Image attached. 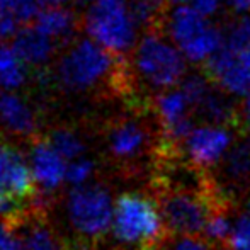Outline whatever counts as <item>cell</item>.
Segmentation results:
<instances>
[{
	"mask_svg": "<svg viewBox=\"0 0 250 250\" xmlns=\"http://www.w3.org/2000/svg\"><path fill=\"white\" fill-rule=\"evenodd\" d=\"M119 60L82 34L60 50L53 63V80L68 94L92 92L123 72Z\"/></svg>",
	"mask_w": 250,
	"mask_h": 250,
	"instance_id": "1",
	"label": "cell"
},
{
	"mask_svg": "<svg viewBox=\"0 0 250 250\" xmlns=\"http://www.w3.org/2000/svg\"><path fill=\"white\" fill-rule=\"evenodd\" d=\"M80 19L83 36L118 58H126L142 38L129 0H87Z\"/></svg>",
	"mask_w": 250,
	"mask_h": 250,
	"instance_id": "2",
	"label": "cell"
},
{
	"mask_svg": "<svg viewBox=\"0 0 250 250\" xmlns=\"http://www.w3.org/2000/svg\"><path fill=\"white\" fill-rule=\"evenodd\" d=\"M126 58V70L148 89L160 92L174 89L186 77V56L158 31L142 34Z\"/></svg>",
	"mask_w": 250,
	"mask_h": 250,
	"instance_id": "3",
	"label": "cell"
},
{
	"mask_svg": "<svg viewBox=\"0 0 250 250\" xmlns=\"http://www.w3.org/2000/svg\"><path fill=\"white\" fill-rule=\"evenodd\" d=\"M164 29L186 60L192 63H206L223 44V31L192 5H175L165 16Z\"/></svg>",
	"mask_w": 250,
	"mask_h": 250,
	"instance_id": "4",
	"label": "cell"
},
{
	"mask_svg": "<svg viewBox=\"0 0 250 250\" xmlns=\"http://www.w3.org/2000/svg\"><path fill=\"white\" fill-rule=\"evenodd\" d=\"M160 206L138 192H126L114 201L112 233L126 245H155L164 235Z\"/></svg>",
	"mask_w": 250,
	"mask_h": 250,
	"instance_id": "5",
	"label": "cell"
},
{
	"mask_svg": "<svg viewBox=\"0 0 250 250\" xmlns=\"http://www.w3.org/2000/svg\"><path fill=\"white\" fill-rule=\"evenodd\" d=\"M66 214L77 233L94 240L112 228L114 203L105 188L99 184H85L72 188L68 192Z\"/></svg>",
	"mask_w": 250,
	"mask_h": 250,
	"instance_id": "6",
	"label": "cell"
},
{
	"mask_svg": "<svg viewBox=\"0 0 250 250\" xmlns=\"http://www.w3.org/2000/svg\"><path fill=\"white\" fill-rule=\"evenodd\" d=\"M160 211L165 227L175 235H199L214 209L206 196L191 191H170L162 198Z\"/></svg>",
	"mask_w": 250,
	"mask_h": 250,
	"instance_id": "7",
	"label": "cell"
},
{
	"mask_svg": "<svg viewBox=\"0 0 250 250\" xmlns=\"http://www.w3.org/2000/svg\"><path fill=\"white\" fill-rule=\"evenodd\" d=\"M208 79L230 96H245L250 90V43L242 50L220 46L206 62Z\"/></svg>",
	"mask_w": 250,
	"mask_h": 250,
	"instance_id": "8",
	"label": "cell"
},
{
	"mask_svg": "<svg viewBox=\"0 0 250 250\" xmlns=\"http://www.w3.org/2000/svg\"><path fill=\"white\" fill-rule=\"evenodd\" d=\"M153 105L162 128H164L167 143H170L172 146L184 143L196 126L191 118L192 107L181 87L162 90L155 97Z\"/></svg>",
	"mask_w": 250,
	"mask_h": 250,
	"instance_id": "9",
	"label": "cell"
},
{
	"mask_svg": "<svg viewBox=\"0 0 250 250\" xmlns=\"http://www.w3.org/2000/svg\"><path fill=\"white\" fill-rule=\"evenodd\" d=\"M233 145V136L227 126L203 125L196 126L186 138L184 148L189 160L199 168H209L221 164L225 155Z\"/></svg>",
	"mask_w": 250,
	"mask_h": 250,
	"instance_id": "10",
	"label": "cell"
},
{
	"mask_svg": "<svg viewBox=\"0 0 250 250\" xmlns=\"http://www.w3.org/2000/svg\"><path fill=\"white\" fill-rule=\"evenodd\" d=\"M36 182L29 160L10 143L0 140V191L26 201L34 194Z\"/></svg>",
	"mask_w": 250,
	"mask_h": 250,
	"instance_id": "11",
	"label": "cell"
},
{
	"mask_svg": "<svg viewBox=\"0 0 250 250\" xmlns=\"http://www.w3.org/2000/svg\"><path fill=\"white\" fill-rule=\"evenodd\" d=\"M29 165L36 186L44 192H53L66 182V165L62 157L46 140H36L29 151Z\"/></svg>",
	"mask_w": 250,
	"mask_h": 250,
	"instance_id": "12",
	"label": "cell"
},
{
	"mask_svg": "<svg viewBox=\"0 0 250 250\" xmlns=\"http://www.w3.org/2000/svg\"><path fill=\"white\" fill-rule=\"evenodd\" d=\"M31 24L55 41L60 48L75 40L82 29L80 14H77L73 7H41Z\"/></svg>",
	"mask_w": 250,
	"mask_h": 250,
	"instance_id": "13",
	"label": "cell"
},
{
	"mask_svg": "<svg viewBox=\"0 0 250 250\" xmlns=\"http://www.w3.org/2000/svg\"><path fill=\"white\" fill-rule=\"evenodd\" d=\"M12 44L33 70H43L51 66L62 50L55 41L50 40L31 22L19 31Z\"/></svg>",
	"mask_w": 250,
	"mask_h": 250,
	"instance_id": "14",
	"label": "cell"
},
{
	"mask_svg": "<svg viewBox=\"0 0 250 250\" xmlns=\"http://www.w3.org/2000/svg\"><path fill=\"white\" fill-rule=\"evenodd\" d=\"M0 125L17 136H31L38 128L36 111L21 92L0 90Z\"/></svg>",
	"mask_w": 250,
	"mask_h": 250,
	"instance_id": "15",
	"label": "cell"
},
{
	"mask_svg": "<svg viewBox=\"0 0 250 250\" xmlns=\"http://www.w3.org/2000/svg\"><path fill=\"white\" fill-rule=\"evenodd\" d=\"M148 135L140 123L133 119L119 121L111 128L107 135V145L112 157L119 160H133L146 146Z\"/></svg>",
	"mask_w": 250,
	"mask_h": 250,
	"instance_id": "16",
	"label": "cell"
},
{
	"mask_svg": "<svg viewBox=\"0 0 250 250\" xmlns=\"http://www.w3.org/2000/svg\"><path fill=\"white\" fill-rule=\"evenodd\" d=\"M33 68L22 60L12 43L0 44V90L21 92L27 85Z\"/></svg>",
	"mask_w": 250,
	"mask_h": 250,
	"instance_id": "17",
	"label": "cell"
},
{
	"mask_svg": "<svg viewBox=\"0 0 250 250\" xmlns=\"http://www.w3.org/2000/svg\"><path fill=\"white\" fill-rule=\"evenodd\" d=\"M194 112L208 125H228L235 121V107L227 97V92L221 89H211L208 96L201 101V104L194 109Z\"/></svg>",
	"mask_w": 250,
	"mask_h": 250,
	"instance_id": "18",
	"label": "cell"
},
{
	"mask_svg": "<svg viewBox=\"0 0 250 250\" xmlns=\"http://www.w3.org/2000/svg\"><path fill=\"white\" fill-rule=\"evenodd\" d=\"M223 174L233 184L250 181V136L233 143L221 160Z\"/></svg>",
	"mask_w": 250,
	"mask_h": 250,
	"instance_id": "19",
	"label": "cell"
},
{
	"mask_svg": "<svg viewBox=\"0 0 250 250\" xmlns=\"http://www.w3.org/2000/svg\"><path fill=\"white\" fill-rule=\"evenodd\" d=\"M129 7L142 31H157V27H164L167 14L164 12L162 0H129Z\"/></svg>",
	"mask_w": 250,
	"mask_h": 250,
	"instance_id": "20",
	"label": "cell"
},
{
	"mask_svg": "<svg viewBox=\"0 0 250 250\" xmlns=\"http://www.w3.org/2000/svg\"><path fill=\"white\" fill-rule=\"evenodd\" d=\"M48 142L51 143V146L65 158L66 162H72L79 157H83V146L82 140L79 138L77 133H73L68 128H56L53 129L48 136Z\"/></svg>",
	"mask_w": 250,
	"mask_h": 250,
	"instance_id": "21",
	"label": "cell"
},
{
	"mask_svg": "<svg viewBox=\"0 0 250 250\" xmlns=\"http://www.w3.org/2000/svg\"><path fill=\"white\" fill-rule=\"evenodd\" d=\"M41 9L40 0H0V16L27 26Z\"/></svg>",
	"mask_w": 250,
	"mask_h": 250,
	"instance_id": "22",
	"label": "cell"
},
{
	"mask_svg": "<svg viewBox=\"0 0 250 250\" xmlns=\"http://www.w3.org/2000/svg\"><path fill=\"white\" fill-rule=\"evenodd\" d=\"M233 225L235 223H231L227 211L216 208L209 214V218H208V223L204 227L203 233L213 244H228V240L231 237V231H233Z\"/></svg>",
	"mask_w": 250,
	"mask_h": 250,
	"instance_id": "23",
	"label": "cell"
},
{
	"mask_svg": "<svg viewBox=\"0 0 250 250\" xmlns=\"http://www.w3.org/2000/svg\"><path fill=\"white\" fill-rule=\"evenodd\" d=\"M22 250H60L56 237L44 223H34L22 238Z\"/></svg>",
	"mask_w": 250,
	"mask_h": 250,
	"instance_id": "24",
	"label": "cell"
},
{
	"mask_svg": "<svg viewBox=\"0 0 250 250\" xmlns=\"http://www.w3.org/2000/svg\"><path fill=\"white\" fill-rule=\"evenodd\" d=\"M250 43V16L233 19L223 31V44L228 50H242Z\"/></svg>",
	"mask_w": 250,
	"mask_h": 250,
	"instance_id": "25",
	"label": "cell"
},
{
	"mask_svg": "<svg viewBox=\"0 0 250 250\" xmlns=\"http://www.w3.org/2000/svg\"><path fill=\"white\" fill-rule=\"evenodd\" d=\"M94 170H96V165L92 160H89L87 157L75 158L66 165V184H70L72 188L89 184Z\"/></svg>",
	"mask_w": 250,
	"mask_h": 250,
	"instance_id": "26",
	"label": "cell"
},
{
	"mask_svg": "<svg viewBox=\"0 0 250 250\" xmlns=\"http://www.w3.org/2000/svg\"><path fill=\"white\" fill-rule=\"evenodd\" d=\"M228 245L230 250H250V214L237 218Z\"/></svg>",
	"mask_w": 250,
	"mask_h": 250,
	"instance_id": "27",
	"label": "cell"
},
{
	"mask_svg": "<svg viewBox=\"0 0 250 250\" xmlns=\"http://www.w3.org/2000/svg\"><path fill=\"white\" fill-rule=\"evenodd\" d=\"M24 203L26 201L16 198V196L9 194V192L0 191V218L5 220H16L24 209Z\"/></svg>",
	"mask_w": 250,
	"mask_h": 250,
	"instance_id": "28",
	"label": "cell"
},
{
	"mask_svg": "<svg viewBox=\"0 0 250 250\" xmlns=\"http://www.w3.org/2000/svg\"><path fill=\"white\" fill-rule=\"evenodd\" d=\"M168 250H213L208 242L201 240L196 235H179Z\"/></svg>",
	"mask_w": 250,
	"mask_h": 250,
	"instance_id": "29",
	"label": "cell"
},
{
	"mask_svg": "<svg viewBox=\"0 0 250 250\" xmlns=\"http://www.w3.org/2000/svg\"><path fill=\"white\" fill-rule=\"evenodd\" d=\"M22 27L24 26H21V24L16 22V21L0 16V44L12 43Z\"/></svg>",
	"mask_w": 250,
	"mask_h": 250,
	"instance_id": "30",
	"label": "cell"
},
{
	"mask_svg": "<svg viewBox=\"0 0 250 250\" xmlns=\"http://www.w3.org/2000/svg\"><path fill=\"white\" fill-rule=\"evenodd\" d=\"M0 250H22V240L16 237L9 225L0 223Z\"/></svg>",
	"mask_w": 250,
	"mask_h": 250,
	"instance_id": "31",
	"label": "cell"
},
{
	"mask_svg": "<svg viewBox=\"0 0 250 250\" xmlns=\"http://www.w3.org/2000/svg\"><path fill=\"white\" fill-rule=\"evenodd\" d=\"M189 2H191V5L194 7L198 12H201L206 17L216 14L221 5V0H189Z\"/></svg>",
	"mask_w": 250,
	"mask_h": 250,
	"instance_id": "32",
	"label": "cell"
},
{
	"mask_svg": "<svg viewBox=\"0 0 250 250\" xmlns=\"http://www.w3.org/2000/svg\"><path fill=\"white\" fill-rule=\"evenodd\" d=\"M242 119H244V125L247 126L250 133V90L245 94L244 102H242Z\"/></svg>",
	"mask_w": 250,
	"mask_h": 250,
	"instance_id": "33",
	"label": "cell"
},
{
	"mask_svg": "<svg viewBox=\"0 0 250 250\" xmlns=\"http://www.w3.org/2000/svg\"><path fill=\"white\" fill-rule=\"evenodd\" d=\"M82 0H40L41 7H73Z\"/></svg>",
	"mask_w": 250,
	"mask_h": 250,
	"instance_id": "34",
	"label": "cell"
},
{
	"mask_svg": "<svg viewBox=\"0 0 250 250\" xmlns=\"http://www.w3.org/2000/svg\"><path fill=\"white\" fill-rule=\"evenodd\" d=\"M227 2L230 3L235 10H238V12H247L250 9V0H227Z\"/></svg>",
	"mask_w": 250,
	"mask_h": 250,
	"instance_id": "35",
	"label": "cell"
},
{
	"mask_svg": "<svg viewBox=\"0 0 250 250\" xmlns=\"http://www.w3.org/2000/svg\"><path fill=\"white\" fill-rule=\"evenodd\" d=\"M244 208H245V214H250V192L244 201Z\"/></svg>",
	"mask_w": 250,
	"mask_h": 250,
	"instance_id": "36",
	"label": "cell"
},
{
	"mask_svg": "<svg viewBox=\"0 0 250 250\" xmlns=\"http://www.w3.org/2000/svg\"><path fill=\"white\" fill-rule=\"evenodd\" d=\"M168 3H175V5H182V3L189 2V0H167Z\"/></svg>",
	"mask_w": 250,
	"mask_h": 250,
	"instance_id": "37",
	"label": "cell"
},
{
	"mask_svg": "<svg viewBox=\"0 0 250 250\" xmlns=\"http://www.w3.org/2000/svg\"><path fill=\"white\" fill-rule=\"evenodd\" d=\"M142 250H158V249H155L153 245H150V247H143Z\"/></svg>",
	"mask_w": 250,
	"mask_h": 250,
	"instance_id": "38",
	"label": "cell"
}]
</instances>
